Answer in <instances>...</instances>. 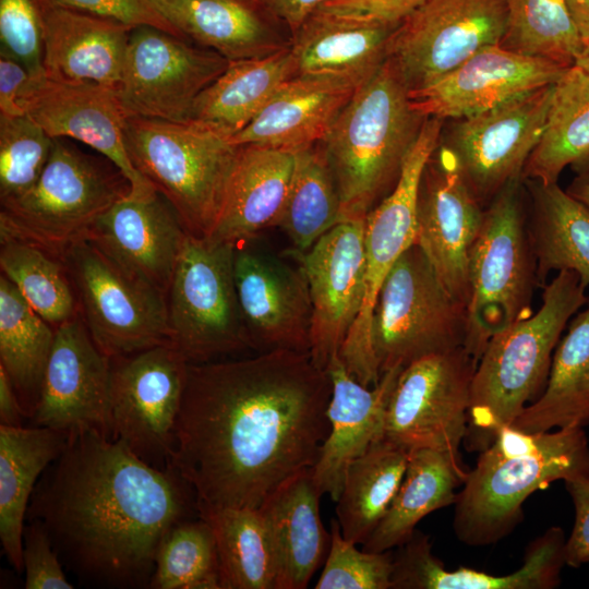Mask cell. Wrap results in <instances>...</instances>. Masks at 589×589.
Masks as SVG:
<instances>
[{
    "label": "cell",
    "instance_id": "7dc6e473",
    "mask_svg": "<svg viewBox=\"0 0 589 589\" xmlns=\"http://www.w3.org/2000/svg\"><path fill=\"white\" fill-rule=\"evenodd\" d=\"M330 521V543L316 589H390L394 551L359 550Z\"/></svg>",
    "mask_w": 589,
    "mask_h": 589
},
{
    "label": "cell",
    "instance_id": "8fae6325",
    "mask_svg": "<svg viewBox=\"0 0 589 589\" xmlns=\"http://www.w3.org/2000/svg\"><path fill=\"white\" fill-rule=\"evenodd\" d=\"M79 312L109 358L171 345L166 294L122 271L85 238L61 254Z\"/></svg>",
    "mask_w": 589,
    "mask_h": 589
},
{
    "label": "cell",
    "instance_id": "d4e9b609",
    "mask_svg": "<svg viewBox=\"0 0 589 589\" xmlns=\"http://www.w3.org/2000/svg\"><path fill=\"white\" fill-rule=\"evenodd\" d=\"M37 3L43 22L46 77L118 89L132 26L55 0H37Z\"/></svg>",
    "mask_w": 589,
    "mask_h": 589
},
{
    "label": "cell",
    "instance_id": "f35d334b",
    "mask_svg": "<svg viewBox=\"0 0 589 589\" xmlns=\"http://www.w3.org/2000/svg\"><path fill=\"white\" fill-rule=\"evenodd\" d=\"M408 456L409 449L383 436L350 464L335 509L345 539L368 540L404 479Z\"/></svg>",
    "mask_w": 589,
    "mask_h": 589
},
{
    "label": "cell",
    "instance_id": "60d3db41",
    "mask_svg": "<svg viewBox=\"0 0 589 589\" xmlns=\"http://www.w3.org/2000/svg\"><path fill=\"white\" fill-rule=\"evenodd\" d=\"M197 516L212 528L223 589H276L274 546L259 508H203Z\"/></svg>",
    "mask_w": 589,
    "mask_h": 589
},
{
    "label": "cell",
    "instance_id": "7bdbcfd3",
    "mask_svg": "<svg viewBox=\"0 0 589 589\" xmlns=\"http://www.w3.org/2000/svg\"><path fill=\"white\" fill-rule=\"evenodd\" d=\"M0 267L28 304L55 328L79 313L64 263L35 243L0 237Z\"/></svg>",
    "mask_w": 589,
    "mask_h": 589
},
{
    "label": "cell",
    "instance_id": "d590c367",
    "mask_svg": "<svg viewBox=\"0 0 589 589\" xmlns=\"http://www.w3.org/2000/svg\"><path fill=\"white\" fill-rule=\"evenodd\" d=\"M530 194L528 229L538 286L550 273L572 271L589 286V208L557 182L522 180Z\"/></svg>",
    "mask_w": 589,
    "mask_h": 589
},
{
    "label": "cell",
    "instance_id": "5b68a950",
    "mask_svg": "<svg viewBox=\"0 0 589 589\" xmlns=\"http://www.w3.org/2000/svg\"><path fill=\"white\" fill-rule=\"evenodd\" d=\"M579 276L562 271L544 286L537 312L494 335L473 374L465 446L482 452L542 394L568 321L589 298Z\"/></svg>",
    "mask_w": 589,
    "mask_h": 589
},
{
    "label": "cell",
    "instance_id": "5bb4252c",
    "mask_svg": "<svg viewBox=\"0 0 589 589\" xmlns=\"http://www.w3.org/2000/svg\"><path fill=\"white\" fill-rule=\"evenodd\" d=\"M113 438L168 470L189 361L170 344L110 358Z\"/></svg>",
    "mask_w": 589,
    "mask_h": 589
},
{
    "label": "cell",
    "instance_id": "cb8c5ba5",
    "mask_svg": "<svg viewBox=\"0 0 589 589\" xmlns=\"http://www.w3.org/2000/svg\"><path fill=\"white\" fill-rule=\"evenodd\" d=\"M235 283L254 350L310 351L312 308L302 266L238 244Z\"/></svg>",
    "mask_w": 589,
    "mask_h": 589
},
{
    "label": "cell",
    "instance_id": "3957f363",
    "mask_svg": "<svg viewBox=\"0 0 589 589\" xmlns=\"http://www.w3.org/2000/svg\"><path fill=\"white\" fill-rule=\"evenodd\" d=\"M587 472L589 444L584 429L528 433L504 425L480 452L457 493L454 532L467 545L496 543L522 520V504L534 491Z\"/></svg>",
    "mask_w": 589,
    "mask_h": 589
},
{
    "label": "cell",
    "instance_id": "9f6ffc18",
    "mask_svg": "<svg viewBox=\"0 0 589 589\" xmlns=\"http://www.w3.org/2000/svg\"><path fill=\"white\" fill-rule=\"evenodd\" d=\"M26 417L13 384L0 365V422L8 426H23V418Z\"/></svg>",
    "mask_w": 589,
    "mask_h": 589
},
{
    "label": "cell",
    "instance_id": "83f0119b",
    "mask_svg": "<svg viewBox=\"0 0 589 589\" xmlns=\"http://www.w3.org/2000/svg\"><path fill=\"white\" fill-rule=\"evenodd\" d=\"M395 28L315 11L289 45L293 77L334 80L360 88L387 59Z\"/></svg>",
    "mask_w": 589,
    "mask_h": 589
},
{
    "label": "cell",
    "instance_id": "ba28073f",
    "mask_svg": "<svg viewBox=\"0 0 589 589\" xmlns=\"http://www.w3.org/2000/svg\"><path fill=\"white\" fill-rule=\"evenodd\" d=\"M131 192L119 171L53 137L47 165L23 194L1 202L0 237L37 244L61 259L94 220Z\"/></svg>",
    "mask_w": 589,
    "mask_h": 589
},
{
    "label": "cell",
    "instance_id": "74e56055",
    "mask_svg": "<svg viewBox=\"0 0 589 589\" xmlns=\"http://www.w3.org/2000/svg\"><path fill=\"white\" fill-rule=\"evenodd\" d=\"M566 166L589 173V73L576 65L553 84L545 128L521 179L557 182Z\"/></svg>",
    "mask_w": 589,
    "mask_h": 589
},
{
    "label": "cell",
    "instance_id": "d6986e66",
    "mask_svg": "<svg viewBox=\"0 0 589 589\" xmlns=\"http://www.w3.org/2000/svg\"><path fill=\"white\" fill-rule=\"evenodd\" d=\"M110 368L80 312L60 324L31 418L34 424L69 434L95 430L115 440Z\"/></svg>",
    "mask_w": 589,
    "mask_h": 589
},
{
    "label": "cell",
    "instance_id": "ab89813d",
    "mask_svg": "<svg viewBox=\"0 0 589 589\" xmlns=\"http://www.w3.org/2000/svg\"><path fill=\"white\" fill-rule=\"evenodd\" d=\"M56 328L0 276V365L7 371L24 413L36 409Z\"/></svg>",
    "mask_w": 589,
    "mask_h": 589
},
{
    "label": "cell",
    "instance_id": "4fadbf2b",
    "mask_svg": "<svg viewBox=\"0 0 589 589\" xmlns=\"http://www.w3.org/2000/svg\"><path fill=\"white\" fill-rule=\"evenodd\" d=\"M478 360L465 347L430 354L400 371L385 413L384 437L407 449L432 448L461 461Z\"/></svg>",
    "mask_w": 589,
    "mask_h": 589
},
{
    "label": "cell",
    "instance_id": "8d00e7d4",
    "mask_svg": "<svg viewBox=\"0 0 589 589\" xmlns=\"http://www.w3.org/2000/svg\"><path fill=\"white\" fill-rule=\"evenodd\" d=\"M510 425L528 433L589 425V300L558 341L542 394Z\"/></svg>",
    "mask_w": 589,
    "mask_h": 589
},
{
    "label": "cell",
    "instance_id": "b9f144b4",
    "mask_svg": "<svg viewBox=\"0 0 589 589\" xmlns=\"http://www.w3.org/2000/svg\"><path fill=\"white\" fill-rule=\"evenodd\" d=\"M339 219V193L323 143L296 151L279 227L303 254Z\"/></svg>",
    "mask_w": 589,
    "mask_h": 589
},
{
    "label": "cell",
    "instance_id": "680465c9",
    "mask_svg": "<svg viewBox=\"0 0 589 589\" xmlns=\"http://www.w3.org/2000/svg\"><path fill=\"white\" fill-rule=\"evenodd\" d=\"M566 191L589 208V173L577 175Z\"/></svg>",
    "mask_w": 589,
    "mask_h": 589
},
{
    "label": "cell",
    "instance_id": "277c9868",
    "mask_svg": "<svg viewBox=\"0 0 589 589\" xmlns=\"http://www.w3.org/2000/svg\"><path fill=\"white\" fill-rule=\"evenodd\" d=\"M390 59L358 88L324 139L340 219H365L395 188L426 117L411 105Z\"/></svg>",
    "mask_w": 589,
    "mask_h": 589
},
{
    "label": "cell",
    "instance_id": "f1b7e54d",
    "mask_svg": "<svg viewBox=\"0 0 589 589\" xmlns=\"http://www.w3.org/2000/svg\"><path fill=\"white\" fill-rule=\"evenodd\" d=\"M293 164L294 152L239 145L220 215L209 238L238 245L266 228L279 226Z\"/></svg>",
    "mask_w": 589,
    "mask_h": 589
},
{
    "label": "cell",
    "instance_id": "2e32d148",
    "mask_svg": "<svg viewBox=\"0 0 589 589\" xmlns=\"http://www.w3.org/2000/svg\"><path fill=\"white\" fill-rule=\"evenodd\" d=\"M506 17L505 0H426L393 31L387 58L409 91L426 87L498 45Z\"/></svg>",
    "mask_w": 589,
    "mask_h": 589
},
{
    "label": "cell",
    "instance_id": "8992f818",
    "mask_svg": "<svg viewBox=\"0 0 589 589\" xmlns=\"http://www.w3.org/2000/svg\"><path fill=\"white\" fill-rule=\"evenodd\" d=\"M135 169L173 206L189 233L209 237L224 204L239 145L193 122L127 117Z\"/></svg>",
    "mask_w": 589,
    "mask_h": 589
},
{
    "label": "cell",
    "instance_id": "db71d44e",
    "mask_svg": "<svg viewBox=\"0 0 589 589\" xmlns=\"http://www.w3.org/2000/svg\"><path fill=\"white\" fill-rule=\"evenodd\" d=\"M31 75L17 61L0 55V115L25 113L20 101Z\"/></svg>",
    "mask_w": 589,
    "mask_h": 589
},
{
    "label": "cell",
    "instance_id": "91938a15",
    "mask_svg": "<svg viewBox=\"0 0 589 589\" xmlns=\"http://www.w3.org/2000/svg\"><path fill=\"white\" fill-rule=\"evenodd\" d=\"M575 65L589 73V40L584 45V48L576 59Z\"/></svg>",
    "mask_w": 589,
    "mask_h": 589
},
{
    "label": "cell",
    "instance_id": "681fc988",
    "mask_svg": "<svg viewBox=\"0 0 589 589\" xmlns=\"http://www.w3.org/2000/svg\"><path fill=\"white\" fill-rule=\"evenodd\" d=\"M62 565L44 528L29 521L23 532L24 588L72 589Z\"/></svg>",
    "mask_w": 589,
    "mask_h": 589
},
{
    "label": "cell",
    "instance_id": "1f68e13d",
    "mask_svg": "<svg viewBox=\"0 0 589 589\" xmlns=\"http://www.w3.org/2000/svg\"><path fill=\"white\" fill-rule=\"evenodd\" d=\"M178 32L229 61L267 56L285 46L249 0H146Z\"/></svg>",
    "mask_w": 589,
    "mask_h": 589
},
{
    "label": "cell",
    "instance_id": "f5cc1de1",
    "mask_svg": "<svg viewBox=\"0 0 589 589\" xmlns=\"http://www.w3.org/2000/svg\"><path fill=\"white\" fill-rule=\"evenodd\" d=\"M575 509L572 532L565 543L566 565L589 563V472L564 481Z\"/></svg>",
    "mask_w": 589,
    "mask_h": 589
},
{
    "label": "cell",
    "instance_id": "ffe728a7",
    "mask_svg": "<svg viewBox=\"0 0 589 589\" xmlns=\"http://www.w3.org/2000/svg\"><path fill=\"white\" fill-rule=\"evenodd\" d=\"M365 219L339 221L302 254L312 317L310 356L326 370L362 306Z\"/></svg>",
    "mask_w": 589,
    "mask_h": 589
},
{
    "label": "cell",
    "instance_id": "7c38bea8",
    "mask_svg": "<svg viewBox=\"0 0 589 589\" xmlns=\"http://www.w3.org/2000/svg\"><path fill=\"white\" fill-rule=\"evenodd\" d=\"M443 121L425 119L395 188L365 218L364 298L340 348L339 358L346 370L368 387L375 386L381 378L371 337L375 302L394 264L414 244L420 181L426 163L440 144Z\"/></svg>",
    "mask_w": 589,
    "mask_h": 589
},
{
    "label": "cell",
    "instance_id": "c3c4849f",
    "mask_svg": "<svg viewBox=\"0 0 589 589\" xmlns=\"http://www.w3.org/2000/svg\"><path fill=\"white\" fill-rule=\"evenodd\" d=\"M0 55L21 63L31 77L45 75L44 32L37 0H0Z\"/></svg>",
    "mask_w": 589,
    "mask_h": 589
},
{
    "label": "cell",
    "instance_id": "4316f807",
    "mask_svg": "<svg viewBox=\"0 0 589 589\" xmlns=\"http://www.w3.org/2000/svg\"><path fill=\"white\" fill-rule=\"evenodd\" d=\"M566 538L551 527L529 543L514 573L491 575L467 567L449 570L432 553L429 536L416 530L393 555L390 589H552L566 565Z\"/></svg>",
    "mask_w": 589,
    "mask_h": 589
},
{
    "label": "cell",
    "instance_id": "836d02e7",
    "mask_svg": "<svg viewBox=\"0 0 589 589\" xmlns=\"http://www.w3.org/2000/svg\"><path fill=\"white\" fill-rule=\"evenodd\" d=\"M292 77L288 45L267 56L229 61L227 69L196 98L188 122L231 137Z\"/></svg>",
    "mask_w": 589,
    "mask_h": 589
},
{
    "label": "cell",
    "instance_id": "e0dca14e",
    "mask_svg": "<svg viewBox=\"0 0 589 589\" xmlns=\"http://www.w3.org/2000/svg\"><path fill=\"white\" fill-rule=\"evenodd\" d=\"M553 84L503 106L456 119L442 142L455 155L468 187L486 207L524 167L541 140Z\"/></svg>",
    "mask_w": 589,
    "mask_h": 589
},
{
    "label": "cell",
    "instance_id": "9c48e42d",
    "mask_svg": "<svg viewBox=\"0 0 589 589\" xmlns=\"http://www.w3.org/2000/svg\"><path fill=\"white\" fill-rule=\"evenodd\" d=\"M466 306L445 289L422 250L408 248L387 274L375 302L371 337L378 371L465 347Z\"/></svg>",
    "mask_w": 589,
    "mask_h": 589
},
{
    "label": "cell",
    "instance_id": "ac0fdd59",
    "mask_svg": "<svg viewBox=\"0 0 589 589\" xmlns=\"http://www.w3.org/2000/svg\"><path fill=\"white\" fill-rule=\"evenodd\" d=\"M484 211L465 181L455 155L440 141L420 181L414 244L448 293L466 308L469 253Z\"/></svg>",
    "mask_w": 589,
    "mask_h": 589
},
{
    "label": "cell",
    "instance_id": "7402d4cb",
    "mask_svg": "<svg viewBox=\"0 0 589 589\" xmlns=\"http://www.w3.org/2000/svg\"><path fill=\"white\" fill-rule=\"evenodd\" d=\"M545 59L488 46L433 84L408 92L426 118L461 119L485 112L557 82L568 70Z\"/></svg>",
    "mask_w": 589,
    "mask_h": 589
},
{
    "label": "cell",
    "instance_id": "f546056e",
    "mask_svg": "<svg viewBox=\"0 0 589 589\" xmlns=\"http://www.w3.org/2000/svg\"><path fill=\"white\" fill-rule=\"evenodd\" d=\"M311 468L278 485L257 507L274 546L276 589H304L325 561L328 532L321 519L320 498Z\"/></svg>",
    "mask_w": 589,
    "mask_h": 589
},
{
    "label": "cell",
    "instance_id": "d6a6232c",
    "mask_svg": "<svg viewBox=\"0 0 589 589\" xmlns=\"http://www.w3.org/2000/svg\"><path fill=\"white\" fill-rule=\"evenodd\" d=\"M69 433L0 424V539L11 565L23 568V532L39 476L62 453Z\"/></svg>",
    "mask_w": 589,
    "mask_h": 589
},
{
    "label": "cell",
    "instance_id": "9a60e30c",
    "mask_svg": "<svg viewBox=\"0 0 589 589\" xmlns=\"http://www.w3.org/2000/svg\"><path fill=\"white\" fill-rule=\"evenodd\" d=\"M229 60L158 27H132L117 89L127 117L185 123L194 101Z\"/></svg>",
    "mask_w": 589,
    "mask_h": 589
},
{
    "label": "cell",
    "instance_id": "4dcf8cb0",
    "mask_svg": "<svg viewBox=\"0 0 589 589\" xmlns=\"http://www.w3.org/2000/svg\"><path fill=\"white\" fill-rule=\"evenodd\" d=\"M357 89L334 80L294 76L230 141L291 152L323 142Z\"/></svg>",
    "mask_w": 589,
    "mask_h": 589
},
{
    "label": "cell",
    "instance_id": "7a4b0ae2",
    "mask_svg": "<svg viewBox=\"0 0 589 589\" xmlns=\"http://www.w3.org/2000/svg\"><path fill=\"white\" fill-rule=\"evenodd\" d=\"M196 510L190 486L98 431L69 435L43 472L26 517L85 584L149 588L160 544Z\"/></svg>",
    "mask_w": 589,
    "mask_h": 589
},
{
    "label": "cell",
    "instance_id": "816d5d0a",
    "mask_svg": "<svg viewBox=\"0 0 589 589\" xmlns=\"http://www.w3.org/2000/svg\"><path fill=\"white\" fill-rule=\"evenodd\" d=\"M86 13L108 17L129 26L151 25L181 37L146 0H55ZM182 38V37H181Z\"/></svg>",
    "mask_w": 589,
    "mask_h": 589
},
{
    "label": "cell",
    "instance_id": "603a6c76",
    "mask_svg": "<svg viewBox=\"0 0 589 589\" xmlns=\"http://www.w3.org/2000/svg\"><path fill=\"white\" fill-rule=\"evenodd\" d=\"M188 233L173 206L155 191L120 199L83 238L122 271L167 294Z\"/></svg>",
    "mask_w": 589,
    "mask_h": 589
},
{
    "label": "cell",
    "instance_id": "30bf717a",
    "mask_svg": "<svg viewBox=\"0 0 589 589\" xmlns=\"http://www.w3.org/2000/svg\"><path fill=\"white\" fill-rule=\"evenodd\" d=\"M236 245L188 233L166 294L171 345L202 363L253 349L235 283Z\"/></svg>",
    "mask_w": 589,
    "mask_h": 589
},
{
    "label": "cell",
    "instance_id": "6f0895ef",
    "mask_svg": "<svg viewBox=\"0 0 589 589\" xmlns=\"http://www.w3.org/2000/svg\"><path fill=\"white\" fill-rule=\"evenodd\" d=\"M573 21L584 40H589V0H565Z\"/></svg>",
    "mask_w": 589,
    "mask_h": 589
},
{
    "label": "cell",
    "instance_id": "bcb514c9",
    "mask_svg": "<svg viewBox=\"0 0 589 589\" xmlns=\"http://www.w3.org/2000/svg\"><path fill=\"white\" fill-rule=\"evenodd\" d=\"M53 137L26 112L0 115V201L32 188L47 165Z\"/></svg>",
    "mask_w": 589,
    "mask_h": 589
},
{
    "label": "cell",
    "instance_id": "f907efd6",
    "mask_svg": "<svg viewBox=\"0 0 589 589\" xmlns=\"http://www.w3.org/2000/svg\"><path fill=\"white\" fill-rule=\"evenodd\" d=\"M426 0H327L316 11L338 17L398 27Z\"/></svg>",
    "mask_w": 589,
    "mask_h": 589
},
{
    "label": "cell",
    "instance_id": "ee69618b",
    "mask_svg": "<svg viewBox=\"0 0 589 589\" xmlns=\"http://www.w3.org/2000/svg\"><path fill=\"white\" fill-rule=\"evenodd\" d=\"M507 17L500 46L520 55L575 65L584 40L565 0H505Z\"/></svg>",
    "mask_w": 589,
    "mask_h": 589
},
{
    "label": "cell",
    "instance_id": "f6af8a7d",
    "mask_svg": "<svg viewBox=\"0 0 589 589\" xmlns=\"http://www.w3.org/2000/svg\"><path fill=\"white\" fill-rule=\"evenodd\" d=\"M152 589H223L215 538L206 520L187 519L167 533L157 553Z\"/></svg>",
    "mask_w": 589,
    "mask_h": 589
},
{
    "label": "cell",
    "instance_id": "11a10c76",
    "mask_svg": "<svg viewBox=\"0 0 589 589\" xmlns=\"http://www.w3.org/2000/svg\"><path fill=\"white\" fill-rule=\"evenodd\" d=\"M327 0H254V4L281 21L292 35Z\"/></svg>",
    "mask_w": 589,
    "mask_h": 589
},
{
    "label": "cell",
    "instance_id": "e575fe53",
    "mask_svg": "<svg viewBox=\"0 0 589 589\" xmlns=\"http://www.w3.org/2000/svg\"><path fill=\"white\" fill-rule=\"evenodd\" d=\"M460 460L432 448L409 450L404 479L381 521L362 544L372 552L394 550L434 510L454 505L466 477Z\"/></svg>",
    "mask_w": 589,
    "mask_h": 589
},
{
    "label": "cell",
    "instance_id": "6da1fadb",
    "mask_svg": "<svg viewBox=\"0 0 589 589\" xmlns=\"http://www.w3.org/2000/svg\"><path fill=\"white\" fill-rule=\"evenodd\" d=\"M332 381L309 352L189 363L169 469L203 508H257L312 468L329 431Z\"/></svg>",
    "mask_w": 589,
    "mask_h": 589
},
{
    "label": "cell",
    "instance_id": "44dd1931",
    "mask_svg": "<svg viewBox=\"0 0 589 589\" xmlns=\"http://www.w3.org/2000/svg\"><path fill=\"white\" fill-rule=\"evenodd\" d=\"M51 137H71L101 154L131 185V196L156 191L133 166L125 147L127 116L117 89L97 83L31 77L20 101Z\"/></svg>",
    "mask_w": 589,
    "mask_h": 589
},
{
    "label": "cell",
    "instance_id": "52a82bcc",
    "mask_svg": "<svg viewBox=\"0 0 589 589\" xmlns=\"http://www.w3.org/2000/svg\"><path fill=\"white\" fill-rule=\"evenodd\" d=\"M521 178L488 204L468 261L465 348L480 359L490 339L533 314L538 286Z\"/></svg>",
    "mask_w": 589,
    "mask_h": 589
},
{
    "label": "cell",
    "instance_id": "484cf974",
    "mask_svg": "<svg viewBox=\"0 0 589 589\" xmlns=\"http://www.w3.org/2000/svg\"><path fill=\"white\" fill-rule=\"evenodd\" d=\"M326 371L332 381L327 408L329 431L311 472L320 493L336 502L350 464L384 436L386 407L401 370L383 373L373 387L359 383L339 356Z\"/></svg>",
    "mask_w": 589,
    "mask_h": 589
},
{
    "label": "cell",
    "instance_id": "94428289",
    "mask_svg": "<svg viewBox=\"0 0 589 589\" xmlns=\"http://www.w3.org/2000/svg\"><path fill=\"white\" fill-rule=\"evenodd\" d=\"M249 1L254 2V0H249Z\"/></svg>",
    "mask_w": 589,
    "mask_h": 589
}]
</instances>
